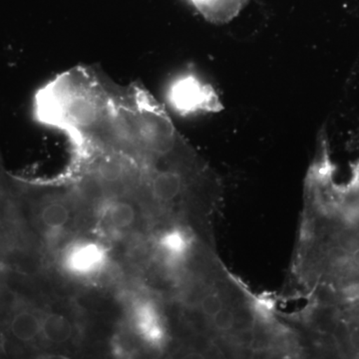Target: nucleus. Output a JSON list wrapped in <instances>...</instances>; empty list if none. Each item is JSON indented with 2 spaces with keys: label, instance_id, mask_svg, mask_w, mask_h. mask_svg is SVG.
<instances>
[{
  "label": "nucleus",
  "instance_id": "obj_1",
  "mask_svg": "<svg viewBox=\"0 0 359 359\" xmlns=\"http://www.w3.org/2000/svg\"><path fill=\"white\" fill-rule=\"evenodd\" d=\"M168 97L175 109L184 115L218 112L222 109L214 89L191 72L174 80L170 85Z\"/></svg>",
  "mask_w": 359,
  "mask_h": 359
},
{
  "label": "nucleus",
  "instance_id": "obj_2",
  "mask_svg": "<svg viewBox=\"0 0 359 359\" xmlns=\"http://www.w3.org/2000/svg\"><path fill=\"white\" fill-rule=\"evenodd\" d=\"M109 261L108 250L93 240H78L66 247L62 266L69 275L88 278L100 273Z\"/></svg>",
  "mask_w": 359,
  "mask_h": 359
},
{
  "label": "nucleus",
  "instance_id": "obj_3",
  "mask_svg": "<svg viewBox=\"0 0 359 359\" xmlns=\"http://www.w3.org/2000/svg\"><path fill=\"white\" fill-rule=\"evenodd\" d=\"M135 330L149 346L161 348L167 341V328L164 318L155 302L138 299L131 309Z\"/></svg>",
  "mask_w": 359,
  "mask_h": 359
},
{
  "label": "nucleus",
  "instance_id": "obj_4",
  "mask_svg": "<svg viewBox=\"0 0 359 359\" xmlns=\"http://www.w3.org/2000/svg\"><path fill=\"white\" fill-rule=\"evenodd\" d=\"M156 244L165 266L176 271L186 264L192 254L194 238L185 228L170 226L161 231Z\"/></svg>",
  "mask_w": 359,
  "mask_h": 359
},
{
  "label": "nucleus",
  "instance_id": "obj_5",
  "mask_svg": "<svg viewBox=\"0 0 359 359\" xmlns=\"http://www.w3.org/2000/svg\"><path fill=\"white\" fill-rule=\"evenodd\" d=\"M340 304L335 340L340 358H359V301Z\"/></svg>",
  "mask_w": 359,
  "mask_h": 359
},
{
  "label": "nucleus",
  "instance_id": "obj_6",
  "mask_svg": "<svg viewBox=\"0 0 359 359\" xmlns=\"http://www.w3.org/2000/svg\"><path fill=\"white\" fill-rule=\"evenodd\" d=\"M42 314L30 308L14 309L7 323L9 334L15 341L30 344L41 337Z\"/></svg>",
  "mask_w": 359,
  "mask_h": 359
},
{
  "label": "nucleus",
  "instance_id": "obj_7",
  "mask_svg": "<svg viewBox=\"0 0 359 359\" xmlns=\"http://www.w3.org/2000/svg\"><path fill=\"white\" fill-rule=\"evenodd\" d=\"M209 22L224 25L235 20L249 4L250 0H188Z\"/></svg>",
  "mask_w": 359,
  "mask_h": 359
},
{
  "label": "nucleus",
  "instance_id": "obj_8",
  "mask_svg": "<svg viewBox=\"0 0 359 359\" xmlns=\"http://www.w3.org/2000/svg\"><path fill=\"white\" fill-rule=\"evenodd\" d=\"M100 217L111 230L122 231L134 224L136 210L126 201L107 200L101 207Z\"/></svg>",
  "mask_w": 359,
  "mask_h": 359
},
{
  "label": "nucleus",
  "instance_id": "obj_9",
  "mask_svg": "<svg viewBox=\"0 0 359 359\" xmlns=\"http://www.w3.org/2000/svg\"><path fill=\"white\" fill-rule=\"evenodd\" d=\"M72 334V325L65 316L55 313L42 314L41 339L49 344L60 346L69 341Z\"/></svg>",
  "mask_w": 359,
  "mask_h": 359
},
{
  "label": "nucleus",
  "instance_id": "obj_10",
  "mask_svg": "<svg viewBox=\"0 0 359 359\" xmlns=\"http://www.w3.org/2000/svg\"><path fill=\"white\" fill-rule=\"evenodd\" d=\"M40 223L48 235H58L70 221V210L65 203L51 201L40 210Z\"/></svg>",
  "mask_w": 359,
  "mask_h": 359
},
{
  "label": "nucleus",
  "instance_id": "obj_11",
  "mask_svg": "<svg viewBox=\"0 0 359 359\" xmlns=\"http://www.w3.org/2000/svg\"><path fill=\"white\" fill-rule=\"evenodd\" d=\"M346 186L358 198L359 200V159L354 163L351 168V178L346 182Z\"/></svg>",
  "mask_w": 359,
  "mask_h": 359
}]
</instances>
